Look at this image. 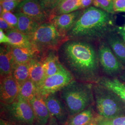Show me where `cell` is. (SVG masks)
Instances as JSON below:
<instances>
[{"instance_id": "6da1fadb", "label": "cell", "mask_w": 125, "mask_h": 125, "mask_svg": "<svg viewBox=\"0 0 125 125\" xmlns=\"http://www.w3.org/2000/svg\"><path fill=\"white\" fill-rule=\"evenodd\" d=\"M62 61L75 79L95 83L99 76V61L95 50L89 43L71 41L62 46Z\"/></svg>"}, {"instance_id": "7a4b0ae2", "label": "cell", "mask_w": 125, "mask_h": 125, "mask_svg": "<svg viewBox=\"0 0 125 125\" xmlns=\"http://www.w3.org/2000/svg\"><path fill=\"white\" fill-rule=\"evenodd\" d=\"M113 15L97 8L85 9L70 30L69 36L88 40H101L115 30Z\"/></svg>"}, {"instance_id": "3957f363", "label": "cell", "mask_w": 125, "mask_h": 125, "mask_svg": "<svg viewBox=\"0 0 125 125\" xmlns=\"http://www.w3.org/2000/svg\"><path fill=\"white\" fill-rule=\"evenodd\" d=\"M70 117L83 111L94 103L93 84L74 80L59 92Z\"/></svg>"}, {"instance_id": "277c9868", "label": "cell", "mask_w": 125, "mask_h": 125, "mask_svg": "<svg viewBox=\"0 0 125 125\" xmlns=\"http://www.w3.org/2000/svg\"><path fill=\"white\" fill-rule=\"evenodd\" d=\"M94 104L99 115L111 120L125 115V103L117 94L97 83L93 84Z\"/></svg>"}, {"instance_id": "5b68a950", "label": "cell", "mask_w": 125, "mask_h": 125, "mask_svg": "<svg viewBox=\"0 0 125 125\" xmlns=\"http://www.w3.org/2000/svg\"><path fill=\"white\" fill-rule=\"evenodd\" d=\"M28 36L39 53L43 50L57 49L67 40V37L60 33L52 23L41 24Z\"/></svg>"}, {"instance_id": "8992f818", "label": "cell", "mask_w": 125, "mask_h": 125, "mask_svg": "<svg viewBox=\"0 0 125 125\" xmlns=\"http://www.w3.org/2000/svg\"><path fill=\"white\" fill-rule=\"evenodd\" d=\"M1 112L11 121L22 125H33L35 116L29 102L20 95L9 104L0 103Z\"/></svg>"}, {"instance_id": "52a82bcc", "label": "cell", "mask_w": 125, "mask_h": 125, "mask_svg": "<svg viewBox=\"0 0 125 125\" xmlns=\"http://www.w3.org/2000/svg\"><path fill=\"white\" fill-rule=\"evenodd\" d=\"M74 80L71 73L64 67L58 73L45 78L38 87V94L45 98L50 94L58 92Z\"/></svg>"}, {"instance_id": "ba28073f", "label": "cell", "mask_w": 125, "mask_h": 125, "mask_svg": "<svg viewBox=\"0 0 125 125\" xmlns=\"http://www.w3.org/2000/svg\"><path fill=\"white\" fill-rule=\"evenodd\" d=\"M98 56L100 64L103 72L111 77L120 76L125 68L107 43L103 42L100 44Z\"/></svg>"}, {"instance_id": "9c48e42d", "label": "cell", "mask_w": 125, "mask_h": 125, "mask_svg": "<svg viewBox=\"0 0 125 125\" xmlns=\"http://www.w3.org/2000/svg\"><path fill=\"white\" fill-rule=\"evenodd\" d=\"M58 92L51 94L45 98V102L51 116L62 124H65L69 116L67 108Z\"/></svg>"}, {"instance_id": "30bf717a", "label": "cell", "mask_w": 125, "mask_h": 125, "mask_svg": "<svg viewBox=\"0 0 125 125\" xmlns=\"http://www.w3.org/2000/svg\"><path fill=\"white\" fill-rule=\"evenodd\" d=\"M20 87L12 74L0 78V103L9 104L17 98Z\"/></svg>"}, {"instance_id": "8fae6325", "label": "cell", "mask_w": 125, "mask_h": 125, "mask_svg": "<svg viewBox=\"0 0 125 125\" xmlns=\"http://www.w3.org/2000/svg\"><path fill=\"white\" fill-rule=\"evenodd\" d=\"M18 12L25 14L38 22L44 21L46 13L39 0H23L17 7Z\"/></svg>"}, {"instance_id": "7c38bea8", "label": "cell", "mask_w": 125, "mask_h": 125, "mask_svg": "<svg viewBox=\"0 0 125 125\" xmlns=\"http://www.w3.org/2000/svg\"><path fill=\"white\" fill-rule=\"evenodd\" d=\"M29 102L32 108L37 125H47L51 115L46 107L45 97L38 94Z\"/></svg>"}, {"instance_id": "4fadbf2b", "label": "cell", "mask_w": 125, "mask_h": 125, "mask_svg": "<svg viewBox=\"0 0 125 125\" xmlns=\"http://www.w3.org/2000/svg\"><path fill=\"white\" fill-rule=\"evenodd\" d=\"M78 12L67 14H62L52 16L51 17V23L53 24L60 33L66 36L65 34L71 30L76 21Z\"/></svg>"}, {"instance_id": "5bb4252c", "label": "cell", "mask_w": 125, "mask_h": 125, "mask_svg": "<svg viewBox=\"0 0 125 125\" xmlns=\"http://www.w3.org/2000/svg\"><path fill=\"white\" fill-rule=\"evenodd\" d=\"M16 64L11 52L10 45L0 46V78L12 74Z\"/></svg>"}, {"instance_id": "9a60e30c", "label": "cell", "mask_w": 125, "mask_h": 125, "mask_svg": "<svg viewBox=\"0 0 125 125\" xmlns=\"http://www.w3.org/2000/svg\"><path fill=\"white\" fill-rule=\"evenodd\" d=\"M6 34L10 40L9 45L14 46L27 48L35 51L39 53L32 43L29 37L18 31L17 29H12L7 31Z\"/></svg>"}, {"instance_id": "2e32d148", "label": "cell", "mask_w": 125, "mask_h": 125, "mask_svg": "<svg viewBox=\"0 0 125 125\" xmlns=\"http://www.w3.org/2000/svg\"><path fill=\"white\" fill-rule=\"evenodd\" d=\"M95 83L112 90L125 103V83L116 77L101 76Z\"/></svg>"}, {"instance_id": "e0dca14e", "label": "cell", "mask_w": 125, "mask_h": 125, "mask_svg": "<svg viewBox=\"0 0 125 125\" xmlns=\"http://www.w3.org/2000/svg\"><path fill=\"white\" fill-rule=\"evenodd\" d=\"M107 44L116 58L125 67V42L121 36L112 33L106 37Z\"/></svg>"}, {"instance_id": "ac0fdd59", "label": "cell", "mask_w": 125, "mask_h": 125, "mask_svg": "<svg viewBox=\"0 0 125 125\" xmlns=\"http://www.w3.org/2000/svg\"><path fill=\"white\" fill-rule=\"evenodd\" d=\"M15 14L18 20L16 29L27 36L32 34L40 25V23L25 14L17 12Z\"/></svg>"}, {"instance_id": "d6986e66", "label": "cell", "mask_w": 125, "mask_h": 125, "mask_svg": "<svg viewBox=\"0 0 125 125\" xmlns=\"http://www.w3.org/2000/svg\"><path fill=\"white\" fill-rule=\"evenodd\" d=\"M29 79L38 87L44 80L45 78V70L42 60L36 58L32 59L28 62Z\"/></svg>"}, {"instance_id": "ffe728a7", "label": "cell", "mask_w": 125, "mask_h": 125, "mask_svg": "<svg viewBox=\"0 0 125 125\" xmlns=\"http://www.w3.org/2000/svg\"><path fill=\"white\" fill-rule=\"evenodd\" d=\"M45 77L58 73L64 67L60 62L58 57L53 52H50L42 60Z\"/></svg>"}, {"instance_id": "44dd1931", "label": "cell", "mask_w": 125, "mask_h": 125, "mask_svg": "<svg viewBox=\"0 0 125 125\" xmlns=\"http://www.w3.org/2000/svg\"><path fill=\"white\" fill-rule=\"evenodd\" d=\"M11 52L16 64L29 62L32 59L36 58L38 53L36 51L27 48L10 45Z\"/></svg>"}, {"instance_id": "7402d4cb", "label": "cell", "mask_w": 125, "mask_h": 125, "mask_svg": "<svg viewBox=\"0 0 125 125\" xmlns=\"http://www.w3.org/2000/svg\"><path fill=\"white\" fill-rule=\"evenodd\" d=\"M94 119V112L92 106L83 111L70 117L65 125H88Z\"/></svg>"}, {"instance_id": "603a6c76", "label": "cell", "mask_w": 125, "mask_h": 125, "mask_svg": "<svg viewBox=\"0 0 125 125\" xmlns=\"http://www.w3.org/2000/svg\"><path fill=\"white\" fill-rule=\"evenodd\" d=\"M80 8V0H59L55 6V12L59 14H67Z\"/></svg>"}, {"instance_id": "cb8c5ba5", "label": "cell", "mask_w": 125, "mask_h": 125, "mask_svg": "<svg viewBox=\"0 0 125 125\" xmlns=\"http://www.w3.org/2000/svg\"><path fill=\"white\" fill-rule=\"evenodd\" d=\"M12 75L20 87L29 79L28 62L16 64L12 72Z\"/></svg>"}, {"instance_id": "d4e9b609", "label": "cell", "mask_w": 125, "mask_h": 125, "mask_svg": "<svg viewBox=\"0 0 125 125\" xmlns=\"http://www.w3.org/2000/svg\"><path fill=\"white\" fill-rule=\"evenodd\" d=\"M37 95H38L37 86L30 79L20 87L19 95L28 102L34 98Z\"/></svg>"}, {"instance_id": "484cf974", "label": "cell", "mask_w": 125, "mask_h": 125, "mask_svg": "<svg viewBox=\"0 0 125 125\" xmlns=\"http://www.w3.org/2000/svg\"><path fill=\"white\" fill-rule=\"evenodd\" d=\"M93 4L109 13L113 14L115 12L114 0H94Z\"/></svg>"}, {"instance_id": "4316f807", "label": "cell", "mask_w": 125, "mask_h": 125, "mask_svg": "<svg viewBox=\"0 0 125 125\" xmlns=\"http://www.w3.org/2000/svg\"><path fill=\"white\" fill-rule=\"evenodd\" d=\"M0 17L4 19L12 29H17L18 26V18L15 14L11 12H3L0 14Z\"/></svg>"}, {"instance_id": "83f0119b", "label": "cell", "mask_w": 125, "mask_h": 125, "mask_svg": "<svg viewBox=\"0 0 125 125\" xmlns=\"http://www.w3.org/2000/svg\"><path fill=\"white\" fill-rule=\"evenodd\" d=\"M21 1H1L0 6L2 7L3 12H11L13 10L18 7ZM2 12V13H3Z\"/></svg>"}, {"instance_id": "f1b7e54d", "label": "cell", "mask_w": 125, "mask_h": 125, "mask_svg": "<svg viewBox=\"0 0 125 125\" xmlns=\"http://www.w3.org/2000/svg\"><path fill=\"white\" fill-rule=\"evenodd\" d=\"M105 120L109 125H125V115L118 117L111 120Z\"/></svg>"}, {"instance_id": "f546056e", "label": "cell", "mask_w": 125, "mask_h": 125, "mask_svg": "<svg viewBox=\"0 0 125 125\" xmlns=\"http://www.w3.org/2000/svg\"><path fill=\"white\" fill-rule=\"evenodd\" d=\"M40 3L44 9L54 8L59 0H40Z\"/></svg>"}, {"instance_id": "4dcf8cb0", "label": "cell", "mask_w": 125, "mask_h": 125, "mask_svg": "<svg viewBox=\"0 0 125 125\" xmlns=\"http://www.w3.org/2000/svg\"><path fill=\"white\" fill-rule=\"evenodd\" d=\"M115 11H125V0H114Z\"/></svg>"}, {"instance_id": "1f68e13d", "label": "cell", "mask_w": 125, "mask_h": 125, "mask_svg": "<svg viewBox=\"0 0 125 125\" xmlns=\"http://www.w3.org/2000/svg\"><path fill=\"white\" fill-rule=\"evenodd\" d=\"M0 28L1 30L5 31L6 32L12 29V28L9 25V24L4 19L1 17L0 18Z\"/></svg>"}, {"instance_id": "d6a6232c", "label": "cell", "mask_w": 125, "mask_h": 125, "mask_svg": "<svg viewBox=\"0 0 125 125\" xmlns=\"http://www.w3.org/2000/svg\"><path fill=\"white\" fill-rule=\"evenodd\" d=\"M0 43L6 44L7 45H9L10 40L8 37L6 35V33L2 30H0Z\"/></svg>"}, {"instance_id": "836d02e7", "label": "cell", "mask_w": 125, "mask_h": 125, "mask_svg": "<svg viewBox=\"0 0 125 125\" xmlns=\"http://www.w3.org/2000/svg\"><path fill=\"white\" fill-rule=\"evenodd\" d=\"M81 8L84 9L88 8L90 5L93 3L94 0H80Z\"/></svg>"}, {"instance_id": "e575fe53", "label": "cell", "mask_w": 125, "mask_h": 125, "mask_svg": "<svg viewBox=\"0 0 125 125\" xmlns=\"http://www.w3.org/2000/svg\"><path fill=\"white\" fill-rule=\"evenodd\" d=\"M47 125H60V124L58 123L57 120L55 118L51 116Z\"/></svg>"}, {"instance_id": "d590c367", "label": "cell", "mask_w": 125, "mask_h": 125, "mask_svg": "<svg viewBox=\"0 0 125 125\" xmlns=\"http://www.w3.org/2000/svg\"><path fill=\"white\" fill-rule=\"evenodd\" d=\"M119 33L121 37V38L123 39L125 42V31L123 30L122 28H120L119 31Z\"/></svg>"}, {"instance_id": "8d00e7d4", "label": "cell", "mask_w": 125, "mask_h": 125, "mask_svg": "<svg viewBox=\"0 0 125 125\" xmlns=\"http://www.w3.org/2000/svg\"><path fill=\"white\" fill-rule=\"evenodd\" d=\"M119 78L121 81L125 82V67L123 72H122L121 75L119 76Z\"/></svg>"}, {"instance_id": "74e56055", "label": "cell", "mask_w": 125, "mask_h": 125, "mask_svg": "<svg viewBox=\"0 0 125 125\" xmlns=\"http://www.w3.org/2000/svg\"><path fill=\"white\" fill-rule=\"evenodd\" d=\"M96 125H109L107 123V122L106 120H101V121H99L98 123Z\"/></svg>"}, {"instance_id": "f35d334b", "label": "cell", "mask_w": 125, "mask_h": 125, "mask_svg": "<svg viewBox=\"0 0 125 125\" xmlns=\"http://www.w3.org/2000/svg\"><path fill=\"white\" fill-rule=\"evenodd\" d=\"M0 125H13L9 123L8 121H4L2 119H1L0 121Z\"/></svg>"}, {"instance_id": "ab89813d", "label": "cell", "mask_w": 125, "mask_h": 125, "mask_svg": "<svg viewBox=\"0 0 125 125\" xmlns=\"http://www.w3.org/2000/svg\"><path fill=\"white\" fill-rule=\"evenodd\" d=\"M12 0H13V1L20 0V1H22L23 0H0V1H12Z\"/></svg>"}, {"instance_id": "60d3db41", "label": "cell", "mask_w": 125, "mask_h": 125, "mask_svg": "<svg viewBox=\"0 0 125 125\" xmlns=\"http://www.w3.org/2000/svg\"><path fill=\"white\" fill-rule=\"evenodd\" d=\"M123 30L124 31H125V27H124V28H123Z\"/></svg>"}]
</instances>
